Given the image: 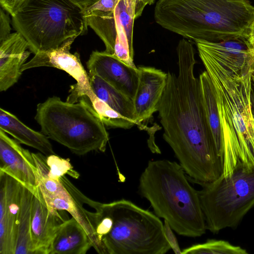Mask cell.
<instances>
[{"label": "cell", "mask_w": 254, "mask_h": 254, "mask_svg": "<svg viewBox=\"0 0 254 254\" xmlns=\"http://www.w3.org/2000/svg\"><path fill=\"white\" fill-rule=\"evenodd\" d=\"M178 73L167 72L158 106L163 138L191 181L211 183L222 174L218 156L204 113L196 63L190 42L181 40L177 47Z\"/></svg>", "instance_id": "1"}, {"label": "cell", "mask_w": 254, "mask_h": 254, "mask_svg": "<svg viewBox=\"0 0 254 254\" xmlns=\"http://www.w3.org/2000/svg\"><path fill=\"white\" fill-rule=\"evenodd\" d=\"M197 50L215 92L223 142L221 175L230 176L239 164L254 169V117L251 100L254 69L233 71Z\"/></svg>", "instance_id": "2"}, {"label": "cell", "mask_w": 254, "mask_h": 254, "mask_svg": "<svg viewBox=\"0 0 254 254\" xmlns=\"http://www.w3.org/2000/svg\"><path fill=\"white\" fill-rule=\"evenodd\" d=\"M154 18L164 28L194 41L247 39L254 6L248 0H158Z\"/></svg>", "instance_id": "3"}, {"label": "cell", "mask_w": 254, "mask_h": 254, "mask_svg": "<svg viewBox=\"0 0 254 254\" xmlns=\"http://www.w3.org/2000/svg\"><path fill=\"white\" fill-rule=\"evenodd\" d=\"M179 163L151 160L141 173L139 191L155 214L178 235L195 238L207 230L198 191L190 184Z\"/></svg>", "instance_id": "4"}, {"label": "cell", "mask_w": 254, "mask_h": 254, "mask_svg": "<svg viewBox=\"0 0 254 254\" xmlns=\"http://www.w3.org/2000/svg\"><path fill=\"white\" fill-rule=\"evenodd\" d=\"M35 119L41 132L76 155L106 150L109 133L86 95L75 103L49 97L37 105Z\"/></svg>", "instance_id": "5"}, {"label": "cell", "mask_w": 254, "mask_h": 254, "mask_svg": "<svg viewBox=\"0 0 254 254\" xmlns=\"http://www.w3.org/2000/svg\"><path fill=\"white\" fill-rule=\"evenodd\" d=\"M12 25L36 54L84 34V10L68 0H30L12 16Z\"/></svg>", "instance_id": "6"}, {"label": "cell", "mask_w": 254, "mask_h": 254, "mask_svg": "<svg viewBox=\"0 0 254 254\" xmlns=\"http://www.w3.org/2000/svg\"><path fill=\"white\" fill-rule=\"evenodd\" d=\"M107 205L113 220L102 239L107 254H165L171 249L156 214L125 199Z\"/></svg>", "instance_id": "7"}, {"label": "cell", "mask_w": 254, "mask_h": 254, "mask_svg": "<svg viewBox=\"0 0 254 254\" xmlns=\"http://www.w3.org/2000/svg\"><path fill=\"white\" fill-rule=\"evenodd\" d=\"M198 191L207 230L235 228L254 207V169L237 165L229 177L201 185Z\"/></svg>", "instance_id": "8"}, {"label": "cell", "mask_w": 254, "mask_h": 254, "mask_svg": "<svg viewBox=\"0 0 254 254\" xmlns=\"http://www.w3.org/2000/svg\"><path fill=\"white\" fill-rule=\"evenodd\" d=\"M37 168V182L47 205L58 211H66L83 227L89 236L92 247L100 254H107L96 233V214L83 207L81 192L64 176L59 181L48 176L46 156L42 153H32Z\"/></svg>", "instance_id": "9"}, {"label": "cell", "mask_w": 254, "mask_h": 254, "mask_svg": "<svg viewBox=\"0 0 254 254\" xmlns=\"http://www.w3.org/2000/svg\"><path fill=\"white\" fill-rule=\"evenodd\" d=\"M134 8L127 0H119L112 11L84 10L88 26L104 42L105 52L128 65L133 62V27Z\"/></svg>", "instance_id": "10"}, {"label": "cell", "mask_w": 254, "mask_h": 254, "mask_svg": "<svg viewBox=\"0 0 254 254\" xmlns=\"http://www.w3.org/2000/svg\"><path fill=\"white\" fill-rule=\"evenodd\" d=\"M75 39H71L57 49L40 52L35 54L21 68L23 71L32 68L48 66L63 70L71 75L76 83L70 86L67 102L75 103L83 95L91 97L94 93L91 89L88 73L81 64L79 55L69 51Z\"/></svg>", "instance_id": "11"}, {"label": "cell", "mask_w": 254, "mask_h": 254, "mask_svg": "<svg viewBox=\"0 0 254 254\" xmlns=\"http://www.w3.org/2000/svg\"><path fill=\"white\" fill-rule=\"evenodd\" d=\"M23 186L0 172V254H15Z\"/></svg>", "instance_id": "12"}, {"label": "cell", "mask_w": 254, "mask_h": 254, "mask_svg": "<svg viewBox=\"0 0 254 254\" xmlns=\"http://www.w3.org/2000/svg\"><path fill=\"white\" fill-rule=\"evenodd\" d=\"M88 73L100 76L133 100L137 89L138 68L105 51H93L86 63Z\"/></svg>", "instance_id": "13"}, {"label": "cell", "mask_w": 254, "mask_h": 254, "mask_svg": "<svg viewBox=\"0 0 254 254\" xmlns=\"http://www.w3.org/2000/svg\"><path fill=\"white\" fill-rule=\"evenodd\" d=\"M0 172L19 182L33 194L38 187L37 168L32 153L0 129Z\"/></svg>", "instance_id": "14"}, {"label": "cell", "mask_w": 254, "mask_h": 254, "mask_svg": "<svg viewBox=\"0 0 254 254\" xmlns=\"http://www.w3.org/2000/svg\"><path fill=\"white\" fill-rule=\"evenodd\" d=\"M137 68L138 83L133 102L136 125H140L157 111L168 75L154 67L141 66Z\"/></svg>", "instance_id": "15"}, {"label": "cell", "mask_w": 254, "mask_h": 254, "mask_svg": "<svg viewBox=\"0 0 254 254\" xmlns=\"http://www.w3.org/2000/svg\"><path fill=\"white\" fill-rule=\"evenodd\" d=\"M66 220V219H65ZM46 204L39 186L34 193L31 224L32 254H50L58 226L65 220Z\"/></svg>", "instance_id": "16"}, {"label": "cell", "mask_w": 254, "mask_h": 254, "mask_svg": "<svg viewBox=\"0 0 254 254\" xmlns=\"http://www.w3.org/2000/svg\"><path fill=\"white\" fill-rule=\"evenodd\" d=\"M197 49L208 53L233 71L254 68V50L246 38L219 42L196 40Z\"/></svg>", "instance_id": "17"}, {"label": "cell", "mask_w": 254, "mask_h": 254, "mask_svg": "<svg viewBox=\"0 0 254 254\" xmlns=\"http://www.w3.org/2000/svg\"><path fill=\"white\" fill-rule=\"evenodd\" d=\"M29 44L18 32L10 33L0 42V91H4L16 83L21 68L31 52Z\"/></svg>", "instance_id": "18"}, {"label": "cell", "mask_w": 254, "mask_h": 254, "mask_svg": "<svg viewBox=\"0 0 254 254\" xmlns=\"http://www.w3.org/2000/svg\"><path fill=\"white\" fill-rule=\"evenodd\" d=\"M92 247L87 232L72 217L58 226L50 254H85Z\"/></svg>", "instance_id": "19"}, {"label": "cell", "mask_w": 254, "mask_h": 254, "mask_svg": "<svg viewBox=\"0 0 254 254\" xmlns=\"http://www.w3.org/2000/svg\"><path fill=\"white\" fill-rule=\"evenodd\" d=\"M0 129L11 135L19 143L34 148L46 156L55 154L47 136L30 128L14 115L1 108Z\"/></svg>", "instance_id": "20"}, {"label": "cell", "mask_w": 254, "mask_h": 254, "mask_svg": "<svg viewBox=\"0 0 254 254\" xmlns=\"http://www.w3.org/2000/svg\"><path fill=\"white\" fill-rule=\"evenodd\" d=\"M198 78L205 118L216 151L222 162L223 142L214 87L206 70L202 72Z\"/></svg>", "instance_id": "21"}, {"label": "cell", "mask_w": 254, "mask_h": 254, "mask_svg": "<svg viewBox=\"0 0 254 254\" xmlns=\"http://www.w3.org/2000/svg\"><path fill=\"white\" fill-rule=\"evenodd\" d=\"M88 75L94 94L125 119L136 125L133 100L97 75Z\"/></svg>", "instance_id": "22"}, {"label": "cell", "mask_w": 254, "mask_h": 254, "mask_svg": "<svg viewBox=\"0 0 254 254\" xmlns=\"http://www.w3.org/2000/svg\"><path fill=\"white\" fill-rule=\"evenodd\" d=\"M33 196L32 192L23 186L15 254H32L31 224Z\"/></svg>", "instance_id": "23"}, {"label": "cell", "mask_w": 254, "mask_h": 254, "mask_svg": "<svg viewBox=\"0 0 254 254\" xmlns=\"http://www.w3.org/2000/svg\"><path fill=\"white\" fill-rule=\"evenodd\" d=\"M247 250L222 240H208L183 249L182 254H248Z\"/></svg>", "instance_id": "24"}, {"label": "cell", "mask_w": 254, "mask_h": 254, "mask_svg": "<svg viewBox=\"0 0 254 254\" xmlns=\"http://www.w3.org/2000/svg\"><path fill=\"white\" fill-rule=\"evenodd\" d=\"M88 98L92 107L105 127L108 128L129 129L134 126V123L125 119L95 94Z\"/></svg>", "instance_id": "25"}, {"label": "cell", "mask_w": 254, "mask_h": 254, "mask_svg": "<svg viewBox=\"0 0 254 254\" xmlns=\"http://www.w3.org/2000/svg\"><path fill=\"white\" fill-rule=\"evenodd\" d=\"M46 163L49 167L48 176L50 178L59 181L61 177L67 174L77 179L79 174L73 169L69 159L61 158L56 154L46 156Z\"/></svg>", "instance_id": "26"}, {"label": "cell", "mask_w": 254, "mask_h": 254, "mask_svg": "<svg viewBox=\"0 0 254 254\" xmlns=\"http://www.w3.org/2000/svg\"><path fill=\"white\" fill-rule=\"evenodd\" d=\"M30 0H0L1 7L12 17L14 16L21 7Z\"/></svg>", "instance_id": "27"}, {"label": "cell", "mask_w": 254, "mask_h": 254, "mask_svg": "<svg viewBox=\"0 0 254 254\" xmlns=\"http://www.w3.org/2000/svg\"><path fill=\"white\" fill-rule=\"evenodd\" d=\"M164 230L166 239L170 245L171 249L176 254H182V251L178 244V240L173 233V230L168 222L164 220Z\"/></svg>", "instance_id": "28"}, {"label": "cell", "mask_w": 254, "mask_h": 254, "mask_svg": "<svg viewBox=\"0 0 254 254\" xmlns=\"http://www.w3.org/2000/svg\"><path fill=\"white\" fill-rule=\"evenodd\" d=\"M119 1V0H99L85 10L88 11H112L115 8Z\"/></svg>", "instance_id": "29"}, {"label": "cell", "mask_w": 254, "mask_h": 254, "mask_svg": "<svg viewBox=\"0 0 254 254\" xmlns=\"http://www.w3.org/2000/svg\"><path fill=\"white\" fill-rule=\"evenodd\" d=\"M10 30L9 17L1 7L0 11V42L10 34Z\"/></svg>", "instance_id": "30"}, {"label": "cell", "mask_w": 254, "mask_h": 254, "mask_svg": "<svg viewBox=\"0 0 254 254\" xmlns=\"http://www.w3.org/2000/svg\"><path fill=\"white\" fill-rule=\"evenodd\" d=\"M155 0H135L134 3V18L141 16L143 10L147 4H153Z\"/></svg>", "instance_id": "31"}, {"label": "cell", "mask_w": 254, "mask_h": 254, "mask_svg": "<svg viewBox=\"0 0 254 254\" xmlns=\"http://www.w3.org/2000/svg\"><path fill=\"white\" fill-rule=\"evenodd\" d=\"M78 5L83 10L91 6L99 0H68Z\"/></svg>", "instance_id": "32"}, {"label": "cell", "mask_w": 254, "mask_h": 254, "mask_svg": "<svg viewBox=\"0 0 254 254\" xmlns=\"http://www.w3.org/2000/svg\"><path fill=\"white\" fill-rule=\"evenodd\" d=\"M247 40L254 49V21L251 24L248 33Z\"/></svg>", "instance_id": "33"}, {"label": "cell", "mask_w": 254, "mask_h": 254, "mask_svg": "<svg viewBox=\"0 0 254 254\" xmlns=\"http://www.w3.org/2000/svg\"><path fill=\"white\" fill-rule=\"evenodd\" d=\"M251 100L252 104V110L253 114L254 117V86L252 85L251 93Z\"/></svg>", "instance_id": "34"}, {"label": "cell", "mask_w": 254, "mask_h": 254, "mask_svg": "<svg viewBox=\"0 0 254 254\" xmlns=\"http://www.w3.org/2000/svg\"><path fill=\"white\" fill-rule=\"evenodd\" d=\"M128 2L133 7H134V3L135 0H127Z\"/></svg>", "instance_id": "35"}, {"label": "cell", "mask_w": 254, "mask_h": 254, "mask_svg": "<svg viewBox=\"0 0 254 254\" xmlns=\"http://www.w3.org/2000/svg\"><path fill=\"white\" fill-rule=\"evenodd\" d=\"M252 85L254 86V69L252 72Z\"/></svg>", "instance_id": "36"}, {"label": "cell", "mask_w": 254, "mask_h": 254, "mask_svg": "<svg viewBox=\"0 0 254 254\" xmlns=\"http://www.w3.org/2000/svg\"></svg>", "instance_id": "37"}]
</instances>
